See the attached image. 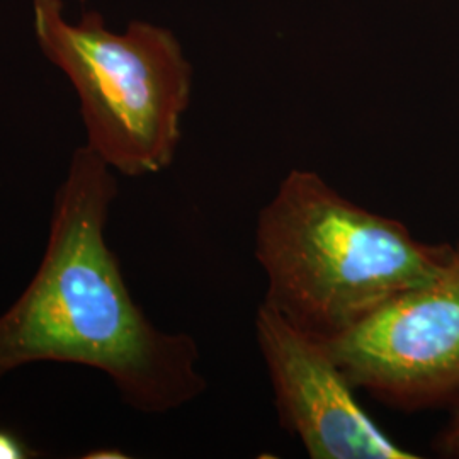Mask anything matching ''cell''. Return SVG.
Wrapping results in <instances>:
<instances>
[{"label": "cell", "mask_w": 459, "mask_h": 459, "mask_svg": "<svg viewBox=\"0 0 459 459\" xmlns=\"http://www.w3.org/2000/svg\"><path fill=\"white\" fill-rule=\"evenodd\" d=\"M117 196L113 169L87 145L70 159L43 259L0 315V381L33 362L102 371L142 413L178 411L204 394L196 341L155 327L133 299L104 230Z\"/></svg>", "instance_id": "1"}, {"label": "cell", "mask_w": 459, "mask_h": 459, "mask_svg": "<svg viewBox=\"0 0 459 459\" xmlns=\"http://www.w3.org/2000/svg\"><path fill=\"white\" fill-rule=\"evenodd\" d=\"M453 250L420 242L400 220L352 203L308 169L288 172L255 225L264 301L324 341L437 278Z\"/></svg>", "instance_id": "2"}, {"label": "cell", "mask_w": 459, "mask_h": 459, "mask_svg": "<svg viewBox=\"0 0 459 459\" xmlns=\"http://www.w3.org/2000/svg\"><path fill=\"white\" fill-rule=\"evenodd\" d=\"M33 31L77 92L87 147L128 178L172 165L193 94V66L176 34L147 21L116 33L98 11L70 21L64 0H33Z\"/></svg>", "instance_id": "3"}, {"label": "cell", "mask_w": 459, "mask_h": 459, "mask_svg": "<svg viewBox=\"0 0 459 459\" xmlns=\"http://www.w3.org/2000/svg\"><path fill=\"white\" fill-rule=\"evenodd\" d=\"M325 344L356 390L388 407H458L459 246L437 278Z\"/></svg>", "instance_id": "4"}, {"label": "cell", "mask_w": 459, "mask_h": 459, "mask_svg": "<svg viewBox=\"0 0 459 459\" xmlns=\"http://www.w3.org/2000/svg\"><path fill=\"white\" fill-rule=\"evenodd\" d=\"M255 337L274 394L281 427L312 459H415L362 409L356 386L324 339L286 320L263 301Z\"/></svg>", "instance_id": "5"}, {"label": "cell", "mask_w": 459, "mask_h": 459, "mask_svg": "<svg viewBox=\"0 0 459 459\" xmlns=\"http://www.w3.org/2000/svg\"><path fill=\"white\" fill-rule=\"evenodd\" d=\"M434 449L444 458L459 459V405L453 409L451 419L436 436Z\"/></svg>", "instance_id": "6"}, {"label": "cell", "mask_w": 459, "mask_h": 459, "mask_svg": "<svg viewBox=\"0 0 459 459\" xmlns=\"http://www.w3.org/2000/svg\"><path fill=\"white\" fill-rule=\"evenodd\" d=\"M33 449L11 429L0 427V459L34 458Z\"/></svg>", "instance_id": "7"}]
</instances>
